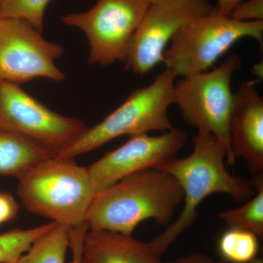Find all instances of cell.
<instances>
[{"mask_svg":"<svg viewBox=\"0 0 263 263\" xmlns=\"http://www.w3.org/2000/svg\"><path fill=\"white\" fill-rule=\"evenodd\" d=\"M193 151L184 158H175L160 170L178 181L183 195L179 216L151 242L161 255L191 228L198 216V207L207 197L224 194L235 202H245L255 194L252 180L230 174L226 167L227 152L216 137L197 131Z\"/></svg>","mask_w":263,"mask_h":263,"instance_id":"cell-1","label":"cell"},{"mask_svg":"<svg viewBox=\"0 0 263 263\" xmlns=\"http://www.w3.org/2000/svg\"><path fill=\"white\" fill-rule=\"evenodd\" d=\"M183 199L174 176L162 170H147L95 194L85 222L89 230L132 235L144 221L168 226Z\"/></svg>","mask_w":263,"mask_h":263,"instance_id":"cell-2","label":"cell"},{"mask_svg":"<svg viewBox=\"0 0 263 263\" xmlns=\"http://www.w3.org/2000/svg\"><path fill=\"white\" fill-rule=\"evenodd\" d=\"M17 179V195L28 212L69 228L85 223L95 196L87 167L51 157Z\"/></svg>","mask_w":263,"mask_h":263,"instance_id":"cell-3","label":"cell"},{"mask_svg":"<svg viewBox=\"0 0 263 263\" xmlns=\"http://www.w3.org/2000/svg\"><path fill=\"white\" fill-rule=\"evenodd\" d=\"M176 79L164 69L148 86L133 90L122 105L94 127L86 128L57 158L74 160L119 137L172 129L168 110L174 105Z\"/></svg>","mask_w":263,"mask_h":263,"instance_id":"cell-4","label":"cell"},{"mask_svg":"<svg viewBox=\"0 0 263 263\" xmlns=\"http://www.w3.org/2000/svg\"><path fill=\"white\" fill-rule=\"evenodd\" d=\"M262 44L263 21L238 22L216 12L182 27L164 52V69L175 77H187L211 70L230 48L245 38Z\"/></svg>","mask_w":263,"mask_h":263,"instance_id":"cell-5","label":"cell"},{"mask_svg":"<svg viewBox=\"0 0 263 263\" xmlns=\"http://www.w3.org/2000/svg\"><path fill=\"white\" fill-rule=\"evenodd\" d=\"M237 54L227 57L211 70L175 82L174 104L188 125L197 131L210 133L222 143L227 152V163L233 165L236 160L232 154L230 122L234 93L232 78L241 67Z\"/></svg>","mask_w":263,"mask_h":263,"instance_id":"cell-6","label":"cell"},{"mask_svg":"<svg viewBox=\"0 0 263 263\" xmlns=\"http://www.w3.org/2000/svg\"><path fill=\"white\" fill-rule=\"evenodd\" d=\"M0 128L58 157L87 128L76 117L53 111L18 84L0 80Z\"/></svg>","mask_w":263,"mask_h":263,"instance_id":"cell-7","label":"cell"},{"mask_svg":"<svg viewBox=\"0 0 263 263\" xmlns=\"http://www.w3.org/2000/svg\"><path fill=\"white\" fill-rule=\"evenodd\" d=\"M148 5V0H97L91 9L64 15L62 22L85 33L90 64L108 66L125 60Z\"/></svg>","mask_w":263,"mask_h":263,"instance_id":"cell-8","label":"cell"},{"mask_svg":"<svg viewBox=\"0 0 263 263\" xmlns=\"http://www.w3.org/2000/svg\"><path fill=\"white\" fill-rule=\"evenodd\" d=\"M215 11L209 0H148L128 48L124 69L136 76L148 73L162 62L170 41L180 29Z\"/></svg>","mask_w":263,"mask_h":263,"instance_id":"cell-9","label":"cell"},{"mask_svg":"<svg viewBox=\"0 0 263 263\" xmlns=\"http://www.w3.org/2000/svg\"><path fill=\"white\" fill-rule=\"evenodd\" d=\"M17 18H0V80L20 85L38 79L61 82L65 74L56 65L61 45Z\"/></svg>","mask_w":263,"mask_h":263,"instance_id":"cell-10","label":"cell"},{"mask_svg":"<svg viewBox=\"0 0 263 263\" xmlns=\"http://www.w3.org/2000/svg\"><path fill=\"white\" fill-rule=\"evenodd\" d=\"M186 141V133L177 127L160 136L144 133L129 137L87 167L95 195L129 175L162 168L177 157Z\"/></svg>","mask_w":263,"mask_h":263,"instance_id":"cell-11","label":"cell"},{"mask_svg":"<svg viewBox=\"0 0 263 263\" xmlns=\"http://www.w3.org/2000/svg\"><path fill=\"white\" fill-rule=\"evenodd\" d=\"M256 81L241 83L234 93L230 122L232 154L247 162L253 176L263 174V99Z\"/></svg>","mask_w":263,"mask_h":263,"instance_id":"cell-12","label":"cell"},{"mask_svg":"<svg viewBox=\"0 0 263 263\" xmlns=\"http://www.w3.org/2000/svg\"><path fill=\"white\" fill-rule=\"evenodd\" d=\"M152 242L107 230H88L81 263H165Z\"/></svg>","mask_w":263,"mask_h":263,"instance_id":"cell-13","label":"cell"},{"mask_svg":"<svg viewBox=\"0 0 263 263\" xmlns=\"http://www.w3.org/2000/svg\"><path fill=\"white\" fill-rule=\"evenodd\" d=\"M51 157L48 151L23 137L0 128V176H14Z\"/></svg>","mask_w":263,"mask_h":263,"instance_id":"cell-14","label":"cell"},{"mask_svg":"<svg viewBox=\"0 0 263 263\" xmlns=\"http://www.w3.org/2000/svg\"><path fill=\"white\" fill-rule=\"evenodd\" d=\"M70 228L55 222L47 233L32 243L18 263H65L70 248Z\"/></svg>","mask_w":263,"mask_h":263,"instance_id":"cell-15","label":"cell"},{"mask_svg":"<svg viewBox=\"0 0 263 263\" xmlns=\"http://www.w3.org/2000/svg\"><path fill=\"white\" fill-rule=\"evenodd\" d=\"M255 194L245 205L219 213V218L233 229L248 230L263 238V174L254 176Z\"/></svg>","mask_w":263,"mask_h":263,"instance_id":"cell-16","label":"cell"},{"mask_svg":"<svg viewBox=\"0 0 263 263\" xmlns=\"http://www.w3.org/2000/svg\"><path fill=\"white\" fill-rule=\"evenodd\" d=\"M223 260L229 263H249L257 257L259 238L248 230L229 228L218 243Z\"/></svg>","mask_w":263,"mask_h":263,"instance_id":"cell-17","label":"cell"},{"mask_svg":"<svg viewBox=\"0 0 263 263\" xmlns=\"http://www.w3.org/2000/svg\"><path fill=\"white\" fill-rule=\"evenodd\" d=\"M54 221L29 229H15L0 234V263H18L37 238L47 233Z\"/></svg>","mask_w":263,"mask_h":263,"instance_id":"cell-18","label":"cell"},{"mask_svg":"<svg viewBox=\"0 0 263 263\" xmlns=\"http://www.w3.org/2000/svg\"><path fill=\"white\" fill-rule=\"evenodd\" d=\"M51 0H2L0 18H17L43 33L44 13Z\"/></svg>","mask_w":263,"mask_h":263,"instance_id":"cell-19","label":"cell"},{"mask_svg":"<svg viewBox=\"0 0 263 263\" xmlns=\"http://www.w3.org/2000/svg\"><path fill=\"white\" fill-rule=\"evenodd\" d=\"M238 22L263 20V0H243L233 8L229 15Z\"/></svg>","mask_w":263,"mask_h":263,"instance_id":"cell-20","label":"cell"},{"mask_svg":"<svg viewBox=\"0 0 263 263\" xmlns=\"http://www.w3.org/2000/svg\"><path fill=\"white\" fill-rule=\"evenodd\" d=\"M88 230L89 228L86 222L70 228V249L72 256L69 263H81V247Z\"/></svg>","mask_w":263,"mask_h":263,"instance_id":"cell-21","label":"cell"},{"mask_svg":"<svg viewBox=\"0 0 263 263\" xmlns=\"http://www.w3.org/2000/svg\"><path fill=\"white\" fill-rule=\"evenodd\" d=\"M18 205L8 193H0V226L13 220L18 214Z\"/></svg>","mask_w":263,"mask_h":263,"instance_id":"cell-22","label":"cell"},{"mask_svg":"<svg viewBox=\"0 0 263 263\" xmlns=\"http://www.w3.org/2000/svg\"><path fill=\"white\" fill-rule=\"evenodd\" d=\"M165 263H229L226 261L223 260L222 259L220 260H216L209 257V256L205 255L200 253H193L189 254V255L184 256V257H179V258L175 259V260L171 261Z\"/></svg>","mask_w":263,"mask_h":263,"instance_id":"cell-23","label":"cell"},{"mask_svg":"<svg viewBox=\"0 0 263 263\" xmlns=\"http://www.w3.org/2000/svg\"><path fill=\"white\" fill-rule=\"evenodd\" d=\"M243 0H217L216 10L219 14L229 16L233 8Z\"/></svg>","mask_w":263,"mask_h":263,"instance_id":"cell-24","label":"cell"},{"mask_svg":"<svg viewBox=\"0 0 263 263\" xmlns=\"http://www.w3.org/2000/svg\"><path fill=\"white\" fill-rule=\"evenodd\" d=\"M2 0H0V4H1Z\"/></svg>","mask_w":263,"mask_h":263,"instance_id":"cell-25","label":"cell"}]
</instances>
